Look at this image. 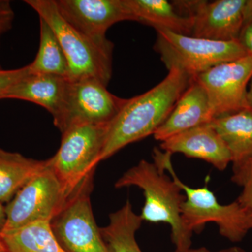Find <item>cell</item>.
Here are the masks:
<instances>
[{
    "label": "cell",
    "mask_w": 252,
    "mask_h": 252,
    "mask_svg": "<svg viewBox=\"0 0 252 252\" xmlns=\"http://www.w3.org/2000/svg\"><path fill=\"white\" fill-rule=\"evenodd\" d=\"M252 77V55L222 63L195 77L208 97L214 119L249 110L248 86Z\"/></svg>",
    "instance_id": "cell-9"
},
{
    "label": "cell",
    "mask_w": 252,
    "mask_h": 252,
    "mask_svg": "<svg viewBox=\"0 0 252 252\" xmlns=\"http://www.w3.org/2000/svg\"><path fill=\"white\" fill-rule=\"evenodd\" d=\"M40 43L34 61L28 64L32 74L60 76L69 79V65L57 36L48 23L39 18Z\"/></svg>",
    "instance_id": "cell-21"
},
{
    "label": "cell",
    "mask_w": 252,
    "mask_h": 252,
    "mask_svg": "<svg viewBox=\"0 0 252 252\" xmlns=\"http://www.w3.org/2000/svg\"><path fill=\"white\" fill-rule=\"evenodd\" d=\"M156 31L154 49L167 69L177 68L192 77L249 54L239 40L214 41L176 34L166 30Z\"/></svg>",
    "instance_id": "cell-6"
},
{
    "label": "cell",
    "mask_w": 252,
    "mask_h": 252,
    "mask_svg": "<svg viewBox=\"0 0 252 252\" xmlns=\"http://www.w3.org/2000/svg\"><path fill=\"white\" fill-rule=\"evenodd\" d=\"M58 11L70 26L95 41L107 39L116 23L134 21L124 0H55Z\"/></svg>",
    "instance_id": "cell-12"
},
{
    "label": "cell",
    "mask_w": 252,
    "mask_h": 252,
    "mask_svg": "<svg viewBox=\"0 0 252 252\" xmlns=\"http://www.w3.org/2000/svg\"><path fill=\"white\" fill-rule=\"evenodd\" d=\"M243 28L252 23V0H245L243 9Z\"/></svg>",
    "instance_id": "cell-26"
},
{
    "label": "cell",
    "mask_w": 252,
    "mask_h": 252,
    "mask_svg": "<svg viewBox=\"0 0 252 252\" xmlns=\"http://www.w3.org/2000/svg\"><path fill=\"white\" fill-rule=\"evenodd\" d=\"M49 166L47 160H36L0 148V203H9L18 192Z\"/></svg>",
    "instance_id": "cell-17"
},
{
    "label": "cell",
    "mask_w": 252,
    "mask_h": 252,
    "mask_svg": "<svg viewBox=\"0 0 252 252\" xmlns=\"http://www.w3.org/2000/svg\"><path fill=\"white\" fill-rule=\"evenodd\" d=\"M14 12L8 0H0V34L9 31L12 26Z\"/></svg>",
    "instance_id": "cell-24"
},
{
    "label": "cell",
    "mask_w": 252,
    "mask_h": 252,
    "mask_svg": "<svg viewBox=\"0 0 252 252\" xmlns=\"http://www.w3.org/2000/svg\"><path fill=\"white\" fill-rule=\"evenodd\" d=\"M0 250H4V251H6V250H5L4 245H3V244L1 243V241H0Z\"/></svg>",
    "instance_id": "cell-31"
},
{
    "label": "cell",
    "mask_w": 252,
    "mask_h": 252,
    "mask_svg": "<svg viewBox=\"0 0 252 252\" xmlns=\"http://www.w3.org/2000/svg\"><path fill=\"white\" fill-rule=\"evenodd\" d=\"M69 79L60 76L30 73L3 94L1 99H18L40 105L57 117L62 111Z\"/></svg>",
    "instance_id": "cell-15"
},
{
    "label": "cell",
    "mask_w": 252,
    "mask_h": 252,
    "mask_svg": "<svg viewBox=\"0 0 252 252\" xmlns=\"http://www.w3.org/2000/svg\"><path fill=\"white\" fill-rule=\"evenodd\" d=\"M93 185L73 195L51 222L58 241L67 252H109L96 223L90 194Z\"/></svg>",
    "instance_id": "cell-10"
},
{
    "label": "cell",
    "mask_w": 252,
    "mask_h": 252,
    "mask_svg": "<svg viewBox=\"0 0 252 252\" xmlns=\"http://www.w3.org/2000/svg\"><path fill=\"white\" fill-rule=\"evenodd\" d=\"M69 198L48 166L24 186L5 206L6 223L2 231L17 229L36 222H51Z\"/></svg>",
    "instance_id": "cell-7"
},
{
    "label": "cell",
    "mask_w": 252,
    "mask_h": 252,
    "mask_svg": "<svg viewBox=\"0 0 252 252\" xmlns=\"http://www.w3.org/2000/svg\"><path fill=\"white\" fill-rule=\"evenodd\" d=\"M108 125L84 124L62 133L61 146L49 159V166L69 198L94 185Z\"/></svg>",
    "instance_id": "cell-5"
},
{
    "label": "cell",
    "mask_w": 252,
    "mask_h": 252,
    "mask_svg": "<svg viewBox=\"0 0 252 252\" xmlns=\"http://www.w3.org/2000/svg\"><path fill=\"white\" fill-rule=\"evenodd\" d=\"M174 252H246L243 249L238 248V247H232V248L224 249V250H220V251L212 252L209 250L208 249L205 248H200L198 249H192L191 248L185 251H175Z\"/></svg>",
    "instance_id": "cell-27"
},
{
    "label": "cell",
    "mask_w": 252,
    "mask_h": 252,
    "mask_svg": "<svg viewBox=\"0 0 252 252\" xmlns=\"http://www.w3.org/2000/svg\"><path fill=\"white\" fill-rule=\"evenodd\" d=\"M51 27L69 65V80L94 79L107 86L112 76L114 44L95 41L72 27L61 16L55 0L24 1Z\"/></svg>",
    "instance_id": "cell-3"
},
{
    "label": "cell",
    "mask_w": 252,
    "mask_h": 252,
    "mask_svg": "<svg viewBox=\"0 0 252 252\" xmlns=\"http://www.w3.org/2000/svg\"><path fill=\"white\" fill-rule=\"evenodd\" d=\"M172 154L154 151V162L163 171L170 173L185 195L182 204L181 218L182 224L189 234L200 231L207 223H215L222 236L233 243L242 241L250 231L247 210L237 200L228 205L219 203L216 196L208 187L193 188L185 185L176 175L171 162Z\"/></svg>",
    "instance_id": "cell-4"
},
{
    "label": "cell",
    "mask_w": 252,
    "mask_h": 252,
    "mask_svg": "<svg viewBox=\"0 0 252 252\" xmlns=\"http://www.w3.org/2000/svg\"><path fill=\"white\" fill-rule=\"evenodd\" d=\"M0 252H6L4 250H0Z\"/></svg>",
    "instance_id": "cell-32"
},
{
    "label": "cell",
    "mask_w": 252,
    "mask_h": 252,
    "mask_svg": "<svg viewBox=\"0 0 252 252\" xmlns=\"http://www.w3.org/2000/svg\"><path fill=\"white\" fill-rule=\"evenodd\" d=\"M31 73L29 65L11 70L0 69V99L6 91Z\"/></svg>",
    "instance_id": "cell-23"
},
{
    "label": "cell",
    "mask_w": 252,
    "mask_h": 252,
    "mask_svg": "<svg viewBox=\"0 0 252 252\" xmlns=\"http://www.w3.org/2000/svg\"><path fill=\"white\" fill-rule=\"evenodd\" d=\"M5 223H6V212L5 206L0 203V233L4 229Z\"/></svg>",
    "instance_id": "cell-28"
},
{
    "label": "cell",
    "mask_w": 252,
    "mask_h": 252,
    "mask_svg": "<svg viewBox=\"0 0 252 252\" xmlns=\"http://www.w3.org/2000/svg\"><path fill=\"white\" fill-rule=\"evenodd\" d=\"M6 252H67L55 236L51 222L39 221L0 233Z\"/></svg>",
    "instance_id": "cell-19"
},
{
    "label": "cell",
    "mask_w": 252,
    "mask_h": 252,
    "mask_svg": "<svg viewBox=\"0 0 252 252\" xmlns=\"http://www.w3.org/2000/svg\"><path fill=\"white\" fill-rule=\"evenodd\" d=\"M247 217H248V224L250 230H252V210H247Z\"/></svg>",
    "instance_id": "cell-30"
},
{
    "label": "cell",
    "mask_w": 252,
    "mask_h": 252,
    "mask_svg": "<svg viewBox=\"0 0 252 252\" xmlns=\"http://www.w3.org/2000/svg\"><path fill=\"white\" fill-rule=\"evenodd\" d=\"M245 0L175 1L174 6L193 21L191 36L214 41H238L243 28Z\"/></svg>",
    "instance_id": "cell-11"
},
{
    "label": "cell",
    "mask_w": 252,
    "mask_h": 252,
    "mask_svg": "<svg viewBox=\"0 0 252 252\" xmlns=\"http://www.w3.org/2000/svg\"><path fill=\"white\" fill-rule=\"evenodd\" d=\"M239 41L247 50L248 54L252 55V23L243 28Z\"/></svg>",
    "instance_id": "cell-25"
},
{
    "label": "cell",
    "mask_w": 252,
    "mask_h": 252,
    "mask_svg": "<svg viewBox=\"0 0 252 252\" xmlns=\"http://www.w3.org/2000/svg\"><path fill=\"white\" fill-rule=\"evenodd\" d=\"M250 83V89L248 90V102L249 111L252 114V77Z\"/></svg>",
    "instance_id": "cell-29"
},
{
    "label": "cell",
    "mask_w": 252,
    "mask_h": 252,
    "mask_svg": "<svg viewBox=\"0 0 252 252\" xmlns=\"http://www.w3.org/2000/svg\"><path fill=\"white\" fill-rule=\"evenodd\" d=\"M136 187L143 190L144 204L141 212L142 220L163 223L171 228L175 251L190 248L192 235L182 224L181 210L185 195L178 185L155 162L142 160L117 181V189Z\"/></svg>",
    "instance_id": "cell-2"
},
{
    "label": "cell",
    "mask_w": 252,
    "mask_h": 252,
    "mask_svg": "<svg viewBox=\"0 0 252 252\" xmlns=\"http://www.w3.org/2000/svg\"><path fill=\"white\" fill-rule=\"evenodd\" d=\"M127 100L111 94L107 86L94 79L69 80L64 105L53 119L54 124L61 134L74 126L109 124Z\"/></svg>",
    "instance_id": "cell-8"
},
{
    "label": "cell",
    "mask_w": 252,
    "mask_h": 252,
    "mask_svg": "<svg viewBox=\"0 0 252 252\" xmlns=\"http://www.w3.org/2000/svg\"><path fill=\"white\" fill-rule=\"evenodd\" d=\"M134 21L152 26L155 30H166L176 34L191 36L193 21L177 12L166 0H124Z\"/></svg>",
    "instance_id": "cell-16"
},
{
    "label": "cell",
    "mask_w": 252,
    "mask_h": 252,
    "mask_svg": "<svg viewBox=\"0 0 252 252\" xmlns=\"http://www.w3.org/2000/svg\"><path fill=\"white\" fill-rule=\"evenodd\" d=\"M213 119L206 92L193 77L171 114L154 132V137L162 142L184 131L209 124Z\"/></svg>",
    "instance_id": "cell-14"
},
{
    "label": "cell",
    "mask_w": 252,
    "mask_h": 252,
    "mask_svg": "<svg viewBox=\"0 0 252 252\" xmlns=\"http://www.w3.org/2000/svg\"><path fill=\"white\" fill-rule=\"evenodd\" d=\"M109 218L108 224L99 228L109 252H142L135 235L143 220L133 211L130 200Z\"/></svg>",
    "instance_id": "cell-20"
},
{
    "label": "cell",
    "mask_w": 252,
    "mask_h": 252,
    "mask_svg": "<svg viewBox=\"0 0 252 252\" xmlns=\"http://www.w3.org/2000/svg\"><path fill=\"white\" fill-rule=\"evenodd\" d=\"M160 147L171 154L181 153L205 160L220 171L225 170L232 161L226 145L210 124L172 136L162 141Z\"/></svg>",
    "instance_id": "cell-13"
},
{
    "label": "cell",
    "mask_w": 252,
    "mask_h": 252,
    "mask_svg": "<svg viewBox=\"0 0 252 252\" xmlns=\"http://www.w3.org/2000/svg\"><path fill=\"white\" fill-rule=\"evenodd\" d=\"M231 181L242 188L237 201L245 210H252V155L233 166Z\"/></svg>",
    "instance_id": "cell-22"
},
{
    "label": "cell",
    "mask_w": 252,
    "mask_h": 252,
    "mask_svg": "<svg viewBox=\"0 0 252 252\" xmlns=\"http://www.w3.org/2000/svg\"><path fill=\"white\" fill-rule=\"evenodd\" d=\"M2 35V34H0V39H1V36ZM0 69H1V67H0Z\"/></svg>",
    "instance_id": "cell-33"
},
{
    "label": "cell",
    "mask_w": 252,
    "mask_h": 252,
    "mask_svg": "<svg viewBox=\"0 0 252 252\" xmlns=\"http://www.w3.org/2000/svg\"><path fill=\"white\" fill-rule=\"evenodd\" d=\"M193 78L181 69L172 68L153 89L127 99L122 110L109 124L100 162L126 146L154 135L171 114Z\"/></svg>",
    "instance_id": "cell-1"
},
{
    "label": "cell",
    "mask_w": 252,
    "mask_h": 252,
    "mask_svg": "<svg viewBox=\"0 0 252 252\" xmlns=\"http://www.w3.org/2000/svg\"><path fill=\"white\" fill-rule=\"evenodd\" d=\"M210 125L216 130L231 155L233 166L252 155V114L249 110L220 116Z\"/></svg>",
    "instance_id": "cell-18"
}]
</instances>
